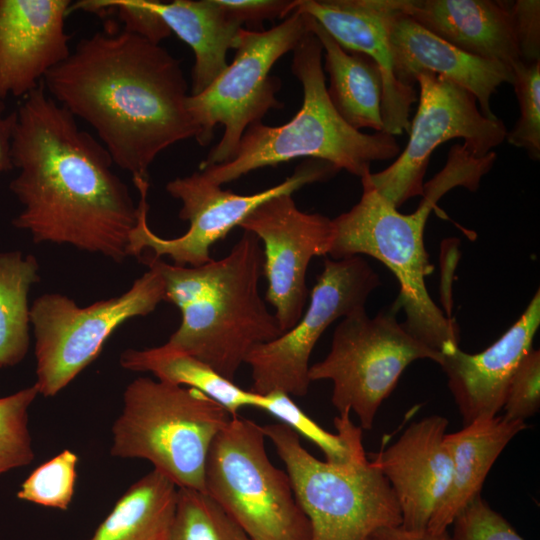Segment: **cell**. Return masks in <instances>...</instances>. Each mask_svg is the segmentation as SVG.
<instances>
[{
  "label": "cell",
  "mask_w": 540,
  "mask_h": 540,
  "mask_svg": "<svg viewBox=\"0 0 540 540\" xmlns=\"http://www.w3.org/2000/svg\"><path fill=\"white\" fill-rule=\"evenodd\" d=\"M15 110L9 188L23 205L12 224L34 243L68 244L114 262L129 256L138 208L113 160L43 83Z\"/></svg>",
  "instance_id": "1"
},
{
  "label": "cell",
  "mask_w": 540,
  "mask_h": 540,
  "mask_svg": "<svg viewBox=\"0 0 540 540\" xmlns=\"http://www.w3.org/2000/svg\"><path fill=\"white\" fill-rule=\"evenodd\" d=\"M42 83L57 103L93 128L134 183L149 182L155 158L199 132L188 111L180 60L123 29L82 38Z\"/></svg>",
  "instance_id": "2"
},
{
  "label": "cell",
  "mask_w": 540,
  "mask_h": 540,
  "mask_svg": "<svg viewBox=\"0 0 540 540\" xmlns=\"http://www.w3.org/2000/svg\"><path fill=\"white\" fill-rule=\"evenodd\" d=\"M165 285V302L175 305L181 323L167 344L182 350L233 381L257 346L283 332L259 292L263 249L257 236L244 231L231 251L200 266H178L145 255Z\"/></svg>",
  "instance_id": "3"
},
{
  "label": "cell",
  "mask_w": 540,
  "mask_h": 540,
  "mask_svg": "<svg viewBox=\"0 0 540 540\" xmlns=\"http://www.w3.org/2000/svg\"><path fill=\"white\" fill-rule=\"evenodd\" d=\"M369 173L361 178L363 191L358 203L332 219L334 238L329 255L339 260L365 254L387 266L399 282L394 304L405 312V328L431 350L449 354L459 347L460 331L428 293L425 279L434 267L425 249L424 230L440 198L463 186L464 174L457 165L446 163L424 184L417 209L402 214L376 191Z\"/></svg>",
  "instance_id": "4"
},
{
  "label": "cell",
  "mask_w": 540,
  "mask_h": 540,
  "mask_svg": "<svg viewBox=\"0 0 540 540\" xmlns=\"http://www.w3.org/2000/svg\"><path fill=\"white\" fill-rule=\"evenodd\" d=\"M322 55L320 41L308 29L293 50L291 63L303 89L298 113L280 126L250 125L233 159L198 171L222 186L253 170L306 157L327 161L361 179L371 172L373 161L397 157L400 147L394 136L356 130L336 112L327 93Z\"/></svg>",
  "instance_id": "5"
},
{
  "label": "cell",
  "mask_w": 540,
  "mask_h": 540,
  "mask_svg": "<svg viewBox=\"0 0 540 540\" xmlns=\"http://www.w3.org/2000/svg\"><path fill=\"white\" fill-rule=\"evenodd\" d=\"M232 417L197 389L139 377L124 391L110 453L148 460L178 488L205 492L210 446Z\"/></svg>",
  "instance_id": "6"
},
{
  "label": "cell",
  "mask_w": 540,
  "mask_h": 540,
  "mask_svg": "<svg viewBox=\"0 0 540 540\" xmlns=\"http://www.w3.org/2000/svg\"><path fill=\"white\" fill-rule=\"evenodd\" d=\"M263 430L310 522V540H374L381 529L401 525L393 490L362 442L346 462L329 463L310 454L286 424H267Z\"/></svg>",
  "instance_id": "7"
},
{
  "label": "cell",
  "mask_w": 540,
  "mask_h": 540,
  "mask_svg": "<svg viewBox=\"0 0 540 540\" xmlns=\"http://www.w3.org/2000/svg\"><path fill=\"white\" fill-rule=\"evenodd\" d=\"M265 439L263 426L232 417L210 446L205 493L251 540H310V522L289 475L268 458Z\"/></svg>",
  "instance_id": "8"
},
{
  "label": "cell",
  "mask_w": 540,
  "mask_h": 540,
  "mask_svg": "<svg viewBox=\"0 0 540 540\" xmlns=\"http://www.w3.org/2000/svg\"><path fill=\"white\" fill-rule=\"evenodd\" d=\"M307 22L308 15L295 9L269 30L241 28L233 61L205 90L189 95L187 107L199 131L195 139L201 146L212 141L217 125L224 126L221 140L200 168L233 159L245 130L260 123L271 109L282 108L276 98L281 81L270 71L308 32Z\"/></svg>",
  "instance_id": "9"
},
{
  "label": "cell",
  "mask_w": 540,
  "mask_h": 540,
  "mask_svg": "<svg viewBox=\"0 0 540 540\" xmlns=\"http://www.w3.org/2000/svg\"><path fill=\"white\" fill-rule=\"evenodd\" d=\"M398 310L394 304L369 317L364 307L343 317L334 330L329 353L309 368L311 382H332L333 406L338 413H355L362 429L372 428L381 404L412 362L441 361V354L398 322Z\"/></svg>",
  "instance_id": "10"
},
{
  "label": "cell",
  "mask_w": 540,
  "mask_h": 540,
  "mask_svg": "<svg viewBox=\"0 0 540 540\" xmlns=\"http://www.w3.org/2000/svg\"><path fill=\"white\" fill-rule=\"evenodd\" d=\"M123 294L80 307L59 293H46L30 307L34 329L39 394L51 397L65 388L100 354L124 322L153 312L165 300L160 272L148 266Z\"/></svg>",
  "instance_id": "11"
},
{
  "label": "cell",
  "mask_w": 540,
  "mask_h": 540,
  "mask_svg": "<svg viewBox=\"0 0 540 540\" xmlns=\"http://www.w3.org/2000/svg\"><path fill=\"white\" fill-rule=\"evenodd\" d=\"M339 170L320 159H306L281 183L254 194L241 195L211 182L200 171L178 177L166 184V191L182 204L179 218L189 222L179 237L163 238L148 225L149 185L141 184L137 204V223L130 234L129 256L139 257L146 250L156 258L168 256L178 266L196 267L209 262L210 248L266 200L293 194L305 185L326 181Z\"/></svg>",
  "instance_id": "12"
},
{
  "label": "cell",
  "mask_w": 540,
  "mask_h": 540,
  "mask_svg": "<svg viewBox=\"0 0 540 540\" xmlns=\"http://www.w3.org/2000/svg\"><path fill=\"white\" fill-rule=\"evenodd\" d=\"M420 88L417 112L410 122L405 149L386 169L368 175L376 191L395 208L423 195L424 177L433 151L461 138L476 157H483L507 136L504 123L486 117L468 90L435 73L416 78Z\"/></svg>",
  "instance_id": "13"
},
{
  "label": "cell",
  "mask_w": 540,
  "mask_h": 540,
  "mask_svg": "<svg viewBox=\"0 0 540 540\" xmlns=\"http://www.w3.org/2000/svg\"><path fill=\"white\" fill-rule=\"evenodd\" d=\"M379 285L378 274L360 255L326 259L310 303L296 324L247 356L251 391L262 395L274 391L296 397L306 395L311 383L309 360L315 344L335 320L364 308Z\"/></svg>",
  "instance_id": "14"
},
{
  "label": "cell",
  "mask_w": 540,
  "mask_h": 540,
  "mask_svg": "<svg viewBox=\"0 0 540 540\" xmlns=\"http://www.w3.org/2000/svg\"><path fill=\"white\" fill-rule=\"evenodd\" d=\"M263 244L266 301L272 305L281 331L302 316L309 291L306 272L313 257L329 254L334 238L332 219L301 211L292 194L266 200L240 224Z\"/></svg>",
  "instance_id": "15"
},
{
  "label": "cell",
  "mask_w": 540,
  "mask_h": 540,
  "mask_svg": "<svg viewBox=\"0 0 540 540\" xmlns=\"http://www.w3.org/2000/svg\"><path fill=\"white\" fill-rule=\"evenodd\" d=\"M406 0H294L293 11L314 18L345 50L368 56L383 79L381 115L383 131L402 135L410 129V110L416 90L405 87L394 74L389 31L392 20L404 11Z\"/></svg>",
  "instance_id": "16"
},
{
  "label": "cell",
  "mask_w": 540,
  "mask_h": 540,
  "mask_svg": "<svg viewBox=\"0 0 540 540\" xmlns=\"http://www.w3.org/2000/svg\"><path fill=\"white\" fill-rule=\"evenodd\" d=\"M448 420L430 415L410 424L371 461L388 480L401 511V526L426 530L450 483L452 461L446 442Z\"/></svg>",
  "instance_id": "17"
},
{
  "label": "cell",
  "mask_w": 540,
  "mask_h": 540,
  "mask_svg": "<svg viewBox=\"0 0 540 540\" xmlns=\"http://www.w3.org/2000/svg\"><path fill=\"white\" fill-rule=\"evenodd\" d=\"M69 0H0V100L24 98L71 53Z\"/></svg>",
  "instance_id": "18"
},
{
  "label": "cell",
  "mask_w": 540,
  "mask_h": 540,
  "mask_svg": "<svg viewBox=\"0 0 540 540\" xmlns=\"http://www.w3.org/2000/svg\"><path fill=\"white\" fill-rule=\"evenodd\" d=\"M540 325V292L534 294L518 320L485 350L469 354L459 347L441 357L449 390L463 425L491 418L502 410L509 383L532 348Z\"/></svg>",
  "instance_id": "19"
},
{
  "label": "cell",
  "mask_w": 540,
  "mask_h": 540,
  "mask_svg": "<svg viewBox=\"0 0 540 540\" xmlns=\"http://www.w3.org/2000/svg\"><path fill=\"white\" fill-rule=\"evenodd\" d=\"M389 40L394 74L403 86L414 88L420 73H435L468 90L479 103L480 111L486 117L496 118L491 110V96L503 83H513L510 66L458 49L408 16L405 6L391 22Z\"/></svg>",
  "instance_id": "20"
},
{
  "label": "cell",
  "mask_w": 540,
  "mask_h": 540,
  "mask_svg": "<svg viewBox=\"0 0 540 540\" xmlns=\"http://www.w3.org/2000/svg\"><path fill=\"white\" fill-rule=\"evenodd\" d=\"M405 13L470 55L510 67L520 60L508 1L406 0Z\"/></svg>",
  "instance_id": "21"
},
{
  "label": "cell",
  "mask_w": 540,
  "mask_h": 540,
  "mask_svg": "<svg viewBox=\"0 0 540 540\" xmlns=\"http://www.w3.org/2000/svg\"><path fill=\"white\" fill-rule=\"evenodd\" d=\"M528 426L502 416L476 420L446 434L452 472L448 490L429 521L427 530L442 532L477 495L497 458L509 442Z\"/></svg>",
  "instance_id": "22"
},
{
  "label": "cell",
  "mask_w": 540,
  "mask_h": 540,
  "mask_svg": "<svg viewBox=\"0 0 540 540\" xmlns=\"http://www.w3.org/2000/svg\"><path fill=\"white\" fill-rule=\"evenodd\" d=\"M171 33L194 53L190 95L205 90L228 66L226 55L234 49L243 28L218 0H148Z\"/></svg>",
  "instance_id": "23"
},
{
  "label": "cell",
  "mask_w": 540,
  "mask_h": 540,
  "mask_svg": "<svg viewBox=\"0 0 540 540\" xmlns=\"http://www.w3.org/2000/svg\"><path fill=\"white\" fill-rule=\"evenodd\" d=\"M308 29L322 45L329 75L327 93L336 112L356 130L382 132L383 79L376 63L365 54L343 49L310 15Z\"/></svg>",
  "instance_id": "24"
},
{
  "label": "cell",
  "mask_w": 540,
  "mask_h": 540,
  "mask_svg": "<svg viewBox=\"0 0 540 540\" xmlns=\"http://www.w3.org/2000/svg\"><path fill=\"white\" fill-rule=\"evenodd\" d=\"M178 487L153 469L119 498L90 540H168Z\"/></svg>",
  "instance_id": "25"
},
{
  "label": "cell",
  "mask_w": 540,
  "mask_h": 540,
  "mask_svg": "<svg viewBox=\"0 0 540 540\" xmlns=\"http://www.w3.org/2000/svg\"><path fill=\"white\" fill-rule=\"evenodd\" d=\"M124 369L150 372L159 381L197 389L238 416L244 407L258 408L261 394L245 390L200 359L167 343L141 350L127 349L120 356Z\"/></svg>",
  "instance_id": "26"
},
{
  "label": "cell",
  "mask_w": 540,
  "mask_h": 540,
  "mask_svg": "<svg viewBox=\"0 0 540 540\" xmlns=\"http://www.w3.org/2000/svg\"><path fill=\"white\" fill-rule=\"evenodd\" d=\"M33 255L0 253V368L18 364L29 348L28 293L40 280Z\"/></svg>",
  "instance_id": "27"
},
{
  "label": "cell",
  "mask_w": 540,
  "mask_h": 540,
  "mask_svg": "<svg viewBox=\"0 0 540 540\" xmlns=\"http://www.w3.org/2000/svg\"><path fill=\"white\" fill-rule=\"evenodd\" d=\"M258 409L268 412L299 436L313 442L329 463L346 462L354 448L362 442V428L352 422L349 411L339 413L334 418L337 434H332L306 415L286 393L274 391L262 395Z\"/></svg>",
  "instance_id": "28"
},
{
  "label": "cell",
  "mask_w": 540,
  "mask_h": 540,
  "mask_svg": "<svg viewBox=\"0 0 540 540\" xmlns=\"http://www.w3.org/2000/svg\"><path fill=\"white\" fill-rule=\"evenodd\" d=\"M168 540H251L244 530L205 492L178 488Z\"/></svg>",
  "instance_id": "29"
},
{
  "label": "cell",
  "mask_w": 540,
  "mask_h": 540,
  "mask_svg": "<svg viewBox=\"0 0 540 540\" xmlns=\"http://www.w3.org/2000/svg\"><path fill=\"white\" fill-rule=\"evenodd\" d=\"M38 394L34 384L0 398V474L28 465L34 458L28 408Z\"/></svg>",
  "instance_id": "30"
},
{
  "label": "cell",
  "mask_w": 540,
  "mask_h": 540,
  "mask_svg": "<svg viewBox=\"0 0 540 540\" xmlns=\"http://www.w3.org/2000/svg\"><path fill=\"white\" fill-rule=\"evenodd\" d=\"M77 464L76 453L63 450L27 477L17 497L41 506L67 510L75 491Z\"/></svg>",
  "instance_id": "31"
},
{
  "label": "cell",
  "mask_w": 540,
  "mask_h": 540,
  "mask_svg": "<svg viewBox=\"0 0 540 540\" xmlns=\"http://www.w3.org/2000/svg\"><path fill=\"white\" fill-rule=\"evenodd\" d=\"M513 87L519 103L520 115L506 139L509 144L524 149L528 156L540 159V61L512 66Z\"/></svg>",
  "instance_id": "32"
},
{
  "label": "cell",
  "mask_w": 540,
  "mask_h": 540,
  "mask_svg": "<svg viewBox=\"0 0 540 540\" xmlns=\"http://www.w3.org/2000/svg\"><path fill=\"white\" fill-rule=\"evenodd\" d=\"M75 11L92 13L99 17L116 15L123 25V30L157 45L172 34L148 0H80L70 5L69 13Z\"/></svg>",
  "instance_id": "33"
},
{
  "label": "cell",
  "mask_w": 540,
  "mask_h": 540,
  "mask_svg": "<svg viewBox=\"0 0 540 540\" xmlns=\"http://www.w3.org/2000/svg\"><path fill=\"white\" fill-rule=\"evenodd\" d=\"M451 525V540H524L481 494L457 514Z\"/></svg>",
  "instance_id": "34"
},
{
  "label": "cell",
  "mask_w": 540,
  "mask_h": 540,
  "mask_svg": "<svg viewBox=\"0 0 540 540\" xmlns=\"http://www.w3.org/2000/svg\"><path fill=\"white\" fill-rule=\"evenodd\" d=\"M503 417L523 421L540 409V351L531 348L515 371L502 406Z\"/></svg>",
  "instance_id": "35"
},
{
  "label": "cell",
  "mask_w": 540,
  "mask_h": 540,
  "mask_svg": "<svg viewBox=\"0 0 540 540\" xmlns=\"http://www.w3.org/2000/svg\"><path fill=\"white\" fill-rule=\"evenodd\" d=\"M520 60L530 64L540 61V1L510 2Z\"/></svg>",
  "instance_id": "36"
},
{
  "label": "cell",
  "mask_w": 540,
  "mask_h": 540,
  "mask_svg": "<svg viewBox=\"0 0 540 540\" xmlns=\"http://www.w3.org/2000/svg\"><path fill=\"white\" fill-rule=\"evenodd\" d=\"M242 27L260 26L265 20L285 19L293 12L294 0H218Z\"/></svg>",
  "instance_id": "37"
},
{
  "label": "cell",
  "mask_w": 540,
  "mask_h": 540,
  "mask_svg": "<svg viewBox=\"0 0 540 540\" xmlns=\"http://www.w3.org/2000/svg\"><path fill=\"white\" fill-rule=\"evenodd\" d=\"M15 123V111L6 113L5 103L3 100H0V174L14 169L11 162L10 150Z\"/></svg>",
  "instance_id": "38"
},
{
  "label": "cell",
  "mask_w": 540,
  "mask_h": 540,
  "mask_svg": "<svg viewBox=\"0 0 540 540\" xmlns=\"http://www.w3.org/2000/svg\"><path fill=\"white\" fill-rule=\"evenodd\" d=\"M374 540H451L448 530L442 532H432L429 530L412 531L403 528L401 525L381 529L377 532Z\"/></svg>",
  "instance_id": "39"
}]
</instances>
